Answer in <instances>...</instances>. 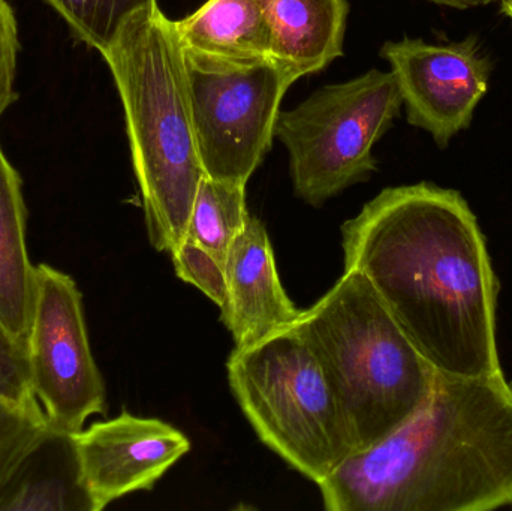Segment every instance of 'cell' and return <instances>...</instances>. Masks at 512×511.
Instances as JSON below:
<instances>
[{
  "mask_svg": "<svg viewBox=\"0 0 512 511\" xmlns=\"http://www.w3.org/2000/svg\"><path fill=\"white\" fill-rule=\"evenodd\" d=\"M186 66L204 173L248 185L273 144L283 96L297 80L273 59L224 63L186 54Z\"/></svg>",
  "mask_w": 512,
  "mask_h": 511,
  "instance_id": "7",
  "label": "cell"
},
{
  "mask_svg": "<svg viewBox=\"0 0 512 511\" xmlns=\"http://www.w3.org/2000/svg\"><path fill=\"white\" fill-rule=\"evenodd\" d=\"M402 105L393 72L372 69L321 87L292 110L280 111L276 137L288 150L295 195L319 207L366 182L378 168L373 147Z\"/></svg>",
  "mask_w": 512,
  "mask_h": 511,
  "instance_id": "6",
  "label": "cell"
},
{
  "mask_svg": "<svg viewBox=\"0 0 512 511\" xmlns=\"http://www.w3.org/2000/svg\"><path fill=\"white\" fill-rule=\"evenodd\" d=\"M227 372L261 443L301 476L319 485L357 452L333 387L294 326L234 348Z\"/></svg>",
  "mask_w": 512,
  "mask_h": 511,
  "instance_id": "5",
  "label": "cell"
},
{
  "mask_svg": "<svg viewBox=\"0 0 512 511\" xmlns=\"http://www.w3.org/2000/svg\"><path fill=\"white\" fill-rule=\"evenodd\" d=\"M84 491L93 511L140 491H152L191 450L188 437L158 419L123 411L71 435Z\"/></svg>",
  "mask_w": 512,
  "mask_h": 511,
  "instance_id": "10",
  "label": "cell"
},
{
  "mask_svg": "<svg viewBox=\"0 0 512 511\" xmlns=\"http://www.w3.org/2000/svg\"><path fill=\"white\" fill-rule=\"evenodd\" d=\"M102 56L125 110L150 243L170 254L186 239L192 204L206 177L185 48L174 21L155 8L132 17Z\"/></svg>",
  "mask_w": 512,
  "mask_h": 511,
  "instance_id": "3",
  "label": "cell"
},
{
  "mask_svg": "<svg viewBox=\"0 0 512 511\" xmlns=\"http://www.w3.org/2000/svg\"><path fill=\"white\" fill-rule=\"evenodd\" d=\"M0 395L17 401L36 399L30 384L26 344L0 321Z\"/></svg>",
  "mask_w": 512,
  "mask_h": 511,
  "instance_id": "20",
  "label": "cell"
},
{
  "mask_svg": "<svg viewBox=\"0 0 512 511\" xmlns=\"http://www.w3.org/2000/svg\"><path fill=\"white\" fill-rule=\"evenodd\" d=\"M47 440L0 491V510L93 511L81 483L72 438L54 465L47 464Z\"/></svg>",
  "mask_w": 512,
  "mask_h": 511,
  "instance_id": "15",
  "label": "cell"
},
{
  "mask_svg": "<svg viewBox=\"0 0 512 511\" xmlns=\"http://www.w3.org/2000/svg\"><path fill=\"white\" fill-rule=\"evenodd\" d=\"M502 11L505 12L508 18L512 21V0H501Z\"/></svg>",
  "mask_w": 512,
  "mask_h": 511,
  "instance_id": "23",
  "label": "cell"
},
{
  "mask_svg": "<svg viewBox=\"0 0 512 511\" xmlns=\"http://www.w3.org/2000/svg\"><path fill=\"white\" fill-rule=\"evenodd\" d=\"M429 2L451 6V8L468 9L475 8V6L489 5V3L498 2V0H429Z\"/></svg>",
  "mask_w": 512,
  "mask_h": 511,
  "instance_id": "22",
  "label": "cell"
},
{
  "mask_svg": "<svg viewBox=\"0 0 512 511\" xmlns=\"http://www.w3.org/2000/svg\"><path fill=\"white\" fill-rule=\"evenodd\" d=\"M345 270L366 276L439 374H504L496 339L501 285L486 237L460 192L387 188L342 225Z\"/></svg>",
  "mask_w": 512,
  "mask_h": 511,
  "instance_id": "1",
  "label": "cell"
},
{
  "mask_svg": "<svg viewBox=\"0 0 512 511\" xmlns=\"http://www.w3.org/2000/svg\"><path fill=\"white\" fill-rule=\"evenodd\" d=\"M27 210L21 177L0 147V321L26 344L35 266L26 243Z\"/></svg>",
  "mask_w": 512,
  "mask_h": 511,
  "instance_id": "14",
  "label": "cell"
},
{
  "mask_svg": "<svg viewBox=\"0 0 512 511\" xmlns=\"http://www.w3.org/2000/svg\"><path fill=\"white\" fill-rule=\"evenodd\" d=\"M26 353L33 395L54 434H77L90 417L107 413L83 296L71 276L44 263L35 266Z\"/></svg>",
  "mask_w": 512,
  "mask_h": 511,
  "instance_id": "8",
  "label": "cell"
},
{
  "mask_svg": "<svg viewBox=\"0 0 512 511\" xmlns=\"http://www.w3.org/2000/svg\"><path fill=\"white\" fill-rule=\"evenodd\" d=\"M294 327L318 357L357 452L396 431L429 399L438 372L360 272L345 270Z\"/></svg>",
  "mask_w": 512,
  "mask_h": 511,
  "instance_id": "4",
  "label": "cell"
},
{
  "mask_svg": "<svg viewBox=\"0 0 512 511\" xmlns=\"http://www.w3.org/2000/svg\"><path fill=\"white\" fill-rule=\"evenodd\" d=\"M170 255L176 275L222 308L227 299L225 267L209 251L189 239L183 240Z\"/></svg>",
  "mask_w": 512,
  "mask_h": 511,
  "instance_id": "19",
  "label": "cell"
},
{
  "mask_svg": "<svg viewBox=\"0 0 512 511\" xmlns=\"http://www.w3.org/2000/svg\"><path fill=\"white\" fill-rule=\"evenodd\" d=\"M51 434L36 399L17 401L0 395V491Z\"/></svg>",
  "mask_w": 512,
  "mask_h": 511,
  "instance_id": "18",
  "label": "cell"
},
{
  "mask_svg": "<svg viewBox=\"0 0 512 511\" xmlns=\"http://www.w3.org/2000/svg\"><path fill=\"white\" fill-rule=\"evenodd\" d=\"M271 33L273 60L295 80L343 54L348 0H258Z\"/></svg>",
  "mask_w": 512,
  "mask_h": 511,
  "instance_id": "12",
  "label": "cell"
},
{
  "mask_svg": "<svg viewBox=\"0 0 512 511\" xmlns=\"http://www.w3.org/2000/svg\"><path fill=\"white\" fill-rule=\"evenodd\" d=\"M225 276L227 299L221 321L233 335L236 348L288 329L300 318L303 311L283 290L267 230L254 216L231 245Z\"/></svg>",
  "mask_w": 512,
  "mask_h": 511,
  "instance_id": "11",
  "label": "cell"
},
{
  "mask_svg": "<svg viewBox=\"0 0 512 511\" xmlns=\"http://www.w3.org/2000/svg\"><path fill=\"white\" fill-rule=\"evenodd\" d=\"M381 57L390 63L408 122L430 132L439 147L471 125L492 71L477 38L448 45L409 38L385 42Z\"/></svg>",
  "mask_w": 512,
  "mask_h": 511,
  "instance_id": "9",
  "label": "cell"
},
{
  "mask_svg": "<svg viewBox=\"0 0 512 511\" xmlns=\"http://www.w3.org/2000/svg\"><path fill=\"white\" fill-rule=\"evenodd\" d=\"M68 24L77 41L104 53L122 27L144 11L159 8L156 0H44Z\"/></svg>",
  "mask_w": 512,
  "mask_h": 511,
  "instance_id": "17",
  "label": "cell"
},
{
  "mask_svg": "<svg viewBox=\"0 0 512 511\" xmlns=\"http://www.w3.org/2000/svg\"><path fill=\"white\" fill-rule=\"evenodd\" d=\"M318 488L328 511L512 509V384L438 372L411 419Z\"/></svg>",
  "mask_w": 512,
  "mask_h": 511,
  "instance_id": "2",
  "label": "cell"
},
{
  "mask_svg": "<svg viewBox=\"0 0 512 511\" xmlns=\"http://www.w3.org/2000/svg\"><path fill=\"white\" fill-rule=\"evenodd\" d=\"M174 24L189 56L224 63L273 59L270 29L258 0H207Z\"/></svg>",
  "mask_w": 512,
  "mask_h": 511,
  "instance_id": "13",
  "label": "cell"
},
{
  "mask_svg": "<svg viewBox=\"0 0 512 511\" xmlns=\"http://www.w3.org/2000/svg\"><path fill=\"white\" fill-rule=\"evenodd\" d=\"M246 186L204 177L192 204L186 239L209 251L222 266L234 240L248 225Z\"/></svg>",
  "mask_w": 512,
  "mask_h": 511,
  "instance_id": "16",
  "label": "cell"
},
{
  "mask_svg": "<svg viewBox=\"0 0 512 511\" xmlns=\"http://www.w3.org/2000/svg\"><path fill=\"white\" fill-rule=\"evenodd\" d=\"M20 48L14 9L6 0H0V117L18 99L15 75Z\"/></svg>",
  "mask_w": 512,
  "mask_h": 511,
  "instance_id": "21",
  "label": "cell"
}]
</instances>
